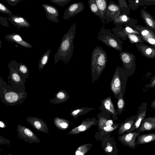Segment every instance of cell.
Returning <instances> with one entry per match:
<instances>
[{"instance_id": "obj_18", "label": "cell", "mask_w": 155, "mask_h": 155, "mask_svg": "<svg viewBox=\"0 0 155 155\" xmlns=\"http://www.w3.org/2000/svg\"><path fill=\"white\" fill-rule=\"evenodd\" d=\"M138 50L144 56L150 58H155V49L143 43L135 44Z\"/></svg>"}, {"instance_id": "obj_31", "label": "cell", "mask_w": 155, "mask_h": 155, "mask_svg": "<svg viewBox=\"0 0 155 155\" xmlns=\"http://www.w3.org/2000/svg\"><path fill=\"white\" fill-rule=\"evenodd\" d=\"M123 94L121 93L119 95V97L117 102V107L119 110L122 111L124 110L125 103L123 97Z\"/></svg>"}, {"instance_id": "obj_12", "label": "cell", "mask_w": 155, "mask_h": 155, "mask_svg": "<svg viewBox=\"0 0 155 155\" xmlns=\"http://www.w3.org/2000/svg\"><path fill=\"white\" fill-rule=\"evenodd\" d=\"M84 8V4L81 2H75L70 5L66 9L63 18L68 20L81 12Z\"/></svg>"}, {"instance_id": "obj_7", "label": "cell", "mask_w": 155, "mask_h": 155, "mask_svg": "<svg viewBox=\"0 0 155 155\" xmlns=\"http://www.w3.org/2000/svg\"><path fill=\"white\" fill-rule=\"evenodd\" d=\"M9 75L8 76V83L13 88L22 92L25 91V83L17 71L8 64Z\"/></svg>"}, {"instance_id": "obj_20", "label": "cell", "mask_w": 155, "mask_h": 155, "mask_svg": "<svg viewBox=\"0 0 155 155\" xmlns=\"http://www.w3.org/2000/svg\"><path fill=\"white\" fill-rule=\"evenodd\" d=\"M155 130V117H145L137 130L141 132Z\"/></svg>"}, {"instance_id": "obj_43", "label": "cell", "mask_w": 155, "mask_h": 155, "mask_svg": "<svg viewBox=\"0 0 155 155\" xmlns=\"http://www.w3.org/2000/svg\"><path fill=\"white\" fill-rule=\"evenodd\" d=\"M0 127L2 128H5L6 127V125L5 123L2 120H0Z\"/></svg>"}, {"instance_id": "obj_35", "label": "cell", "mask_w": 155, "mask_h": 155, "mask_svg": "<svg viewBox=\"0 0 155 155\" xmlns=\"http://www.w3.org/2000/svg\"><path fill=\"white\" fill-rule=\"evenodd\" d=\"M7 2L11 5L15 6L18 2L22 1L25 0H6Z\"/></svg>"}, {"instance_id": "obj_28", "label": "cell", "mask_w": 155, "mask_h": 155, "mask_svg": "<svg viewBox=\"0 0 155 155\" xmlns=\"http://www.w3.org/2000/svg\"><path fill=\"white\" fill-rule=\"evenodd\" d=\"M51 51L50 49H48L41 57L38 66L39 71L42 70L48 62Z\"/></svg>"}, {"instance_id": "obj_26", "label": "cell", "mask_w": 155, "mask_h": 155, "mask_svg": "<svg viewBox=\"0 0 155 155\" xmlns=\"http://www.w3.org/2000/svg\"><path fill=\"white\" fill-rule=\"evenodd\" d=\"M130 18L125 13H122L113 21V24L116 26H120L123 24L131 26L130 23Z\"/></svg>"}, {"instance_id": "obj_39", "label": "cell", "mask_w": 155, "mask_h": 155, "mask_svg": "<svg viewBox=\"0 0 155 155\" xmlns=\"http://www.w3.org/2000/svg\"><path fill=\"white\" fill-rule=\"evenodd\" d=\"M77 128L78 131H83L86 130L87 126L85 125L82 124L77 127Z\"/></svg>"}, {"instance_id": "obj_36", "label": "cell", "mask_w": 155, "mask_h": 155, "mask_svg": "<svg viewBox=\"0 0 155 155\" xmlns=\"http://www.w3.org/2000/svg\"><path fill=\"white\" fill-rule=\"evenodd\" d=\"M104 105L106 109L110 111H112L111 109L112 108V105L110 101L108 100L104 102Z\"/></svg>"}, {"instance_id": "obj_9", "label": "cell", "mask_w": 155, "mask_h": 155, "mask_svg": "<svg viewBox=\"0 0 155 155\" xmlns=\"http://www.w3.org/2000/svg\"><path fill=\"white\" fill-rule=\"evenodd\" d=\"M134 29L139 32L140 36L145 42L150 45L155 49V31L148 27H145L139 25H133L131 26Z\"/></svg>"}, {"instance_id": "obj_37", "label": "cell", "mask_w": 155, "mask_h": 155, "mask_svg": "<svg viewBox=\"0 0 155 155\" xmlns=\"http://www.w3.org/2000/svg\"><path fill=\"white\" fill-rule=\"evenodd\" d=\"M0 144L1 145L2 144H9L10 143V140H8L5 138H4L2 136H0Z\"/></svg>"}, {"instance_id": "obj_42", "label": "cell", "mask_w": 155, "mask_h": 155, "mask_svg": "<svg viewBox=\"0 0 155 155\" xmlns=\"http://www.w3.org/2000/svg\"><path fill=\"white\" fill-rule=\"evenodd\" d=\"M113 147L111 146H107L105 148L106 151L108 152H110L112 151Z\"/></svg>"}, {"instance_id": "obj_16", "label": "cell", "mask_w": 155, "mask_h": 155, "mask_svg": "<svg viewBox=\"0 0 155 155\" xmlns=\"http://www.w3.org/2000/svg\"><path fill=\"white\" fill-rule=\"evenodd\" d=\"M41 6L45 11L48 20L55 23L59 22V11L56 7L47 4H43Z\"/></svg>"}, {"instance_id": "obj_4", "label": "cell", "mask_w": 155, "mask_h": 155, "mask_svg": "<svg viewBox=\"0 0 155 155\" xmlns=\"http://www.w3.org/2000/svg\"><path fill=\"white\" fill-rule=\"evenodd\" d=\"M128 78L123 68L117 66L110 83L111 89L115 94H124Z\"/></svg>"}, {"instance_id": "obj_6", "label": "cell", "mask_w": 155, "mask_h": 155, "mask_svg": "<svg viewBox=\"0 0 155 155\" xmlns=\"http://www.w3.org/2000/svg\"><path fill=\"white\" fill-rule=\"evenodd\" d=\"M120 58L128 77L131 76L136 68V57L130 52L124 51L119 53Z\"/></svg>"}, {"instance_id": "obj_38", "label": "cell", "mask_w": 155, "mask_h": 155, "mask_svg": "<svg viewBox=\"0 0 155 155\" xmlns=\"http://www.w3.org/2000/svg\"><path fill=\"white\" fill-rule=\"evenodd\" d=\"M155 86V76L152 79L151 81H150V83L148 84L147 87L148 88H153Z\"/></svg>"}, {"instance_id": "obj_30", "label": "cell", "mask_w": 155, "mask_h": 155, "mask_svg": "<svg viewBox=\"0 0 155 155\" xmlns=\"http://www.w3.org/2000/svg\"><path fill=\"white\" fill-rule=\"evenodd\" d=\"M127 37L132 44L137 43H143L145 42L143 38L139 35L136 34L130 33Z\"/></svg>"}, {"instance_id": "obj_32", "label": "cell", "mask_w": 155, "mask_h": 155, "mask_svg": "<svg viewBox=\"0 0 155 155\" xmlns=\"http://www.w3.org/2000/svg\"><path fill=\"white\" fill-rule=\"evenodd\" d=\"M0 12L8 15L9 16L12 15V12L1 2H0Z\"/></svg>"}, {"instance_id": "obj_5", "label": "cell", "mask_w": 155, "mask_h": 155, "mask_svg": "<svg viewBox=\"0 0 155 155\" xmlns=\"http://www.w3.org/2000/svg\"><path fill=\"white\" fill-rule=\"evenodd\" d=\"M104 26L101 27L98 33L97 39L109 47L122 52L123 41L112 33L111 30L105 29Z\"/></svg>"}, {"instance_id": "obj_2", "label": "cell", "mask_w": 155, "mask_h": 155, "mask_svg": "<svg viewBox=\"0 0 155 155\" xmlns=\"http://www.w3.org/2000/svg\"><path fill=\"white\" fill-rule=\"evenodd\" d=\"M27 93L22 92L8 84L0 77V98L3 104L10 106H18L27 98Z\"/></svg>"}, {"instance_id": "obj_22", "label": "cell", "mask_w": 155, "mask_h": 155, "mask_svg": "<svg viewBox=\"0 0 155 155\" xmlns=\"http://www.w3.org/2000/svg\"><path fill=\"white\" fill-rule=\"evenodd\" d=\"M155 141V133H151L139 135L137 138L136 144H146Z\"/></svg>"}, {"instance_id": "obj_23", "label": "cell", "mask_w": 155, "mask_h": 155, "mask_svg": "<svg viewBox=\"0 0 155 155\" xmlns=\"http://www.w3.org/2000/svg\"><path fill=\"white\" fill-rule=\"evenodd\" d=\"M69 96L67 92L63 90H60L55 94L54 98L51 99L49 102L55 104H57L66 101Z\"/></svg>"}, {"instance_id": "obj_45", "label": "cell", "mask_w": 155, "mask_h": 155, "mask_svg": "<svg viewBox=\"0 0 155 155\" xmlns=\"http://www.w3.org/2000/svg\"><path fill=\"white\" fill-rule=\"evenodd\" d=\"M151 107L153 109H155V98L150 104Z\"/></svg>"}, {"instance_id": "obj_17", "label": "cell", "mask_w": 155, "mask_h": 155, "mask_svg": "<svg viewBox=\"0 0 155 155\" xmlns=\"http://www.w3.org/2000/svg\"><path fill=\"white\" fill-rule=\"evenodd\" d=\"M5 39L12 43H15L19 44L23 47L28 48H32V45L29 43L25 41L19 34L14 33L5 35Z\"/></svg>"}, {"instance_id": "obj_44", "label": "cell", "mask_w": 155, "mask_h": 155, "mask_svg": "<svg viewBox=\"0 0 155 155\" xmlns=\"http://www.w3.org/2000/svg\"><path fill=\"white\" fill-rule=\"evenodd\" d=\"M140 2H155V0H140Z\"/></svg>"}, {"instance_id": "obj_24", "label": "cell", "mask_w": 155, "mask_h": 155, "mask_svg": "<svg viewBox=\"0 0 155 155\" xmlns=\"http://www.w3.org/2000/svg\"><path fill=\"white\" fill-rule=\"evenodd\" d=\"M141 17L148 27L155 31V20L147 12L143 9L141 11Z\"/></svg>"}, {"instance_id": "obj_33", "label": "cell", "mask_w": 155, "mask_h": 155, "mask_svg": "<svg viewBox=\"0 0 155 155\" xmlns=\"http://www.w3.org/2000/svg\"><path fill=\"white\" fill-rule=\"evenodd\" d=\"M71 0H50L51 2L57 5L63 7L64 5L68 3Z\"/></svg>"}, {"instance_id": "obj_34", "label": "cell", "mask_w": 155, "mask_h": 155, "mask_svg": "<svg viewBox=\"0 0 155 155\" xmlns=\"http://www.w3.org/2000/svg\"><path fill=\"white\" fill-rule=\"evenodd\" d=\"M8 17L0 16V22L1 24L4 26L9 27L8 23Z\"/></svg>"}, {"instance_id": "obj_46", "label": "cell", "mask_w": 155, "mask_h": 155, "mask_svg": "<svg viewBox=\"0 0 155 155\" xmlns=\"http://www.w3.org/2000/svg\"><path fill=\"white\" fill-rule=\"evenodd\" d=\"M80 111V110H74L72 112L71 114L73 115H76V114H78L79 112Z\"/></svg>"}, {"instance_id": "obj_21", "label": "cell", "mask_w": 155, "mask_h": 155, "mask_svg": "<svg viewBox=\"0 0 155 155\" xmlns=\"http://www.w3.org/2000/svg\"><path fill=\"white\" fill-rule=\"evenodd\" d=\"M138 116V114H133L127 118L121 125L119 130V134H122L130 130L133 126Z\"/></svg>"}, {"instance_id": "obj_8", "label": "cell", "mask_w": 155, "mask_h": 155, "mask_svg": "<svg viewBox=\"0 0 155 155\" xmlns=\"http://www.w3.org/2000/svg\"><path fill=\"white\" fill-rule=\"evenodd\" d=\"M18 137L29 143H39L40 140L37 135L28 128L20 124L17 126Z\"/></svg>"}, {"instance_id": "obj_11", "label": "cell", "mask_w": 155, "mask_h": 155, "mask_svg": "<svg viewBox=\"0 0 155 155\" xmlns=\"http://www.w3.org/2000/svg\"><path fill=\"white\" fill-rule=\"evenodd\" d=\"M141 132L138 130L126 133L121 136L120 140L124 144L130 147L135 149L137 147L136 139Z\"/></svg>"}, {"instance_id": "obj_3", "label": "cell", "mask_w": 155, "mask_h": 155, "mask_svg": "<svg viewBox=\"0 0 155 155\" xmlns=\"http://www.w3.org/2000/svg\"><path fill=\"white\" fill-rule=\"evenodd\" d=\"M107 60V53L101 47L96 46L92 51L91 59L92 82L97 81L106 68Z\"/></svg>"}, {"instance_id": "obj_15", "label": "cell", "mask_w": 155, "mask_h": 155, "mask_svg": "<svg viewBox=\"0 0 155 155\" xmlns=\"http://www.w3.org/2000/svg\"><path fill=\"white\" fill-rule=\"evenodd\" d=\"M8 64L17 71L25 83L26 79H28L29 77V70L27 66L25 64L18 63L13 60L11 61Z\"/></svg>"}, {"instance_id": "obj_41", "label": "cell", "mask_w": 155, "mask_h": 155, "mask_svg": "<svg viewBox=\"0 0 155 155\" xmlns=\"http://www.w3.org/2000/svg\"><path fill=\"white\" fill-rule=\"evenodd\" d=\"M113 124V121L111 120H109L106 122V126H111Z\"/></svg>"}, {"instance_id": "obj_10", "label": "cell", "mask_w": 155, "mask_h": 155, "mask_svg": "<svg viewBox=\"0 0 155 155\" xmlns=\"http://www.w3.org/2000/svg\"><path fill=\"white\" fill-rule=\"evenodd\" d=\"M121 8L119 5L112 1L108 4L105 17V24L113 21L121 13Z\"/></svg>"}, {"instance_id": "obj_25", "label": "cell", "mask_w": 155, "mask_h": 155, "mask_svg": "<svg viewBox=\"0 0 155 155\" xmlns=\"http://www.w3.org/2000/svg\"><path fill=\"white\" fill-rule=\"evenodd\" d=\"M99 9L101 14V21L105 24V17L107 6V0H95Z\"/></svg>"}, {"instance_id": "obj_1", "label": "cell", "mask_w": 155, "mask_h": 155, "mask_svg": "<svg viewBox=\"0 0 155 155\" xmlns=\"http://www.w3.org/2000/svg\"><path fill=\"white\" fill-rule=\"evenodd\" d=\"M76 25V23L75 22L62 37L60 45L54 56V64H56L61 60L66 64L72 58L74 49L73 41Z\"/></svg>"}, {"instance_id": "obj_13", "label": "cell", "mask_w": 155, "mask_h": 155, "mask_svg": "<svg viewBox=\"0 0 155 155\" xmlns=\"http://www.w3.org/2000/svg\"><path fill=\"white\" fill-rule=\"evenodd\" d=\"M26 120L37 131L49 133V128L47 123L41 119L31 116L28 117Z\"/></svg>"}, {"instance_id": "obj_27", "label": "cell", "mask_w": 155, "mask_h": 155, "mask_svg": "<svg viewBox=\"0 0 155 155\" xmlns=\"http://www.w3.org/2000/svg\"><path fill=\"white\" fill-rule=\"evenodd\" d=\"M53 122L55 126L60 130H65L69 127V123L67 120L58 117L54 118Z\"/></svg>"}, {"instance_id": "obj_40", "label": "cell", "mask_w": 155, "mask_h": 155, "mask_svg": "<svg viewBox=\"0 0 155 155\" xmlns=\"http://www.w3.org/2000/svg\"><path fill=\"white\" fill-rule=\"evenodd\" d=\"M114 128L111 126H106L104 127V129L106 131H110L113 130Z\"/></svg>"}, {"instance_id": "obj_29", "label": "cell", "mask_w": 155, "mask_h": 155, "mask_svg": "<svg viewBox=\"0 0 155 155\" xmlns=\"http://www.w3.org/2000/svg\"><path fill=\"white\" fill-rule=\"evenodd\" d=\"M88 3L91 12L101 19V17L100 12L95 0H88Z\"/></svg>"}, {"instance_id": "obj_19", "label": "cell", "mask_w": 155, "mask_h": 155, "mask_svg": "<svg viewBox=\"0 0 155 155\" xmlns=\"http://www.w3.org/2000/svg\"><path fill=\"white\" fill-rule=\"evenodd\" d=\"M8 21H10L18 29L21 28H29L31 24L25 18L18 15H12L9 16Z\"/></svg>"}, {"instance_id": "obj_14", "label": "cell", "mask_w": 155, "mask_h": 155, "mask_svg": "<svg viewBox=\"0 0 155 155\" xmlns=\"http://www.w3.org/2000/svg\"><path fill=\"white\" fill-rule=\"evenodd\" d=\"M147 105V103L145 102L142 103L139 106L138 111L137 112L138 114L137 118L132 127L126 133L135 131L139 128L142 121L146 116Z\"/></svg>"}]
</instances>
